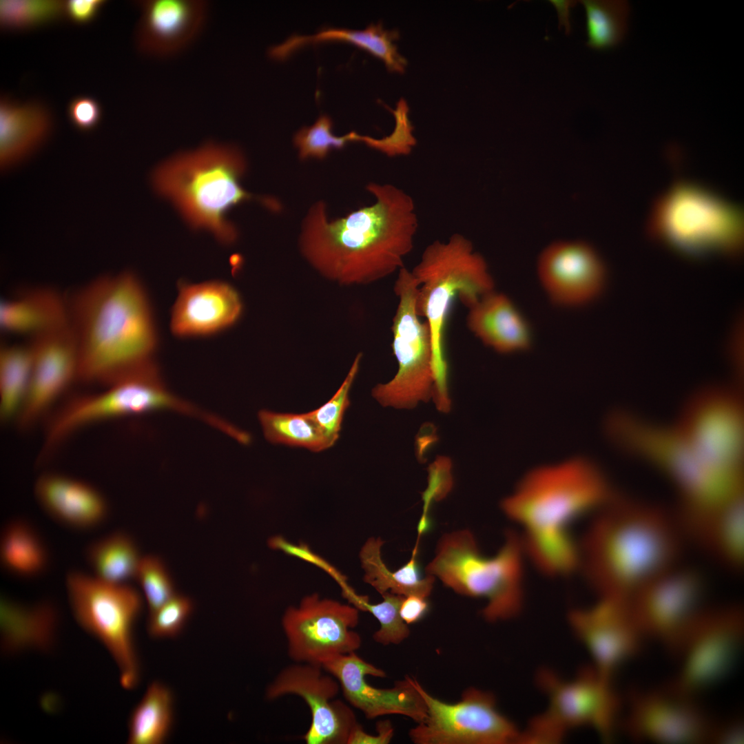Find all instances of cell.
I'll return each instance as SVG.
<instances>
[{
  "mask_svg": "<svg viewBox=\"0 0 744 744\" xmlns=\"http://www.w3.org/2000/svg\"><path fill=\"white\" fill-rule=\"evenodd\" d=\"M375 202L329 220L326 204H313L300 236L303 256L327 278L342 285H367L404 267L418 221L413 199L389 184L369 183Z\"/></svg>",
  "mask_w": 744,
  "mask_h": 744,
  "instance_id": "cell-1",
  "label": "cell"
},
{
  "mask_svg": "<svg viewBox=\"0 0 744 744\" xmlns=\"http://www.w3.org/2000/svg\"><path fill=\"white\" fill-rule=\"evenodd\" d=\"M68 299L79 380L105 387L157 365L154 309L134 272L96 277Z\"/></svg>",
  "mask_w": 744,
  "mask_h": 744,
  "instance_id": "cell-2",
  "label": "cell"
},
{
  "mask_svg": "<svg viewBox=\"0 0 744 744\" xmlns=\"http://www.w3.org/2000/svg\"><path fill=\"white\" fill-rule=\"evenodd\" d=\"M618 494L592 459L575 456L531 469L502 502L505 514L523 528L524 554L545 575H569L577 567L579 546L570 526L595 513Z\"/></svg>",
  "mask_w": 744,
  "mask_h": 744,
  "instance_id": "cell-3",
  "label": "cell"
},
{
  "mask_svg": "<svg viewBox=\"0 0 744 744\" xmlns=\"http://www.w3.org/2000/svg\"><path fill=\"white\" fill-rule=\"evenodd\" d=\"M683 532L659 506L618 495L595 513L579 544V565L599 597L628 599L678 564Z\"/></svg>",
  "mask_w": 744,
  "mask_h": 744,
  "instance_id": "cell-4",
  "label": "cell"
},
{
  "mask_svg": "<svg viewBox=\"0 0 744 744\" xmlns=\"http://www.w3.org/2000/svg\"><path fill=\"white\" fill-rule=\"evenodd\" d=\"M245 169L238 148L208 143L159 165L152 181L155 191L172 202L193 229H206L221 243L230 245L238 231L227 214L255 198L240 183Z\"/></svg>",
  "mask_w": 744,
  "mask_h": 744,
  "instance_id": "cell-5",
  "label": "cell"
},
{
  "mask_svg": "<svg viewBox=\"0 0 744 744\" xmlns=\"http://www.w3.org/2000/svg\"><path fill=\"white\" fill-rule=\"evenodd\" d=\"M411 272L417 282V313L431 332L434 395L446 401L449 396L444 330L452 302L458 297L468 308L495 290V281L485 258L459 234L428 245Z\"/></svg>",
  "mask_w": 744,
  "mask_h": 744,
  "instance_id": "cell-6",
  "label": "cell"
},
{
  "mask_svg": "<svg viewBox=\"0 0 744 744\" xmlns=\"http://www.w3.org/2000/svg\"><path fill=\"white\" fill-rule=\"evenodd\" d=\"M524 555L515 532L508 531L497 554L486 557L469 530L455 531L441 538L426 572L459 594L485 599L482 615L487 621L506 620L523 606Z\"/></svg>",
  "mask_w": 744,
  "mask_h": 744,
  "instance_id": "cell-7",
  "label": "cell"
},
{
  "mask_svg": "<svg viewBox=\"0 0 744 744\" xmlns=\"http://www.w3.org/2000/svg\"><path fill=\"white\" fill-rule=\"evenodd\" d=\"M648 228L650 235L688 255H735L741 249L743 217L739 207L712 192L679 182L654 203Z\"/></svg>",
  "mask_w": 744,
  "mask_h": 744,
  "instance_id": "cell-8",
  "label": "cell"
},
{
  "mask_svg": "<svg viewBox=\"0 0 744 744\" xmlns=\"http://www.w3.org/2000/svg\"><path fill=\"white\" fill-rule=\"evenodd\" d=\"M69 604L78 624L97 639L117 666L121 686L133 690L141 680L134 628L143 608L141 593L126 583L103 581L71 571L65 578Z\"/></svg>",
  "mask_w": 744,
  "mask_h": 744,
  "instance_id": "cell-9",
  "label": "cell"
},
{
  "mask_svg": "<svg viewBox=\"0 0 744 744\" xmlns=\"http://www.w3.org/2000/svg\"><path fill=\"white\" fill-rule=\"evenodd\" d=\"M537 683L548 706L520 732L519 743H557L568 730L583 726L592 728L604 741L612 738L623 707L612 679L592 665L570 680L542 670Z\"/></svg>",
  "mask_w": 744,
  "mask_h": 744,
  "instance_id": "cell-10",
  "label": "cell"
},
{
  "mask_svg": "<svg viewBox=\"0 0 744 744\" xmlns=\"http://www.w3.org/2000/svg\"><path fill=\"white\" fill-rule=\"evenodd\" d=\"M604 432L621 452L645 460L668 475L679 492L681 503L706 501L723 484L724 473L701 458L676 426L653 424L616 410L606 417Z\"/></svg>",
  "mask_w": 744,
  "mask_h": 744,
  "instance_id": "cell-11",
  "label": "cell"
},
{
  "mask_svg": "<svg viewBox=\"0 0 744 744\" xmlns=\"http://www.w3.org/2000/svg\"><path fill=\"white\" fill-rule=\"evenodd\" d=\"M743 639L741 603L704 606L685 632L674 657L678 669L666 685L695 698L719 685L735 669Z\"/></svg>",
  "mask_w": 744,
  "mask_h": 744,
  "instance_id": "cell-12",
  "label": "cell"
},
{
  "mask_svg": "<svg viewBox=\"0 0 744 744\" xmlns=\"http://www.w3.org/2000/svg\"><path fill=\"white\" fill-rule=\"evenodd\" d=\"M417 282L411 271H398L394 292L398 304L392 320V349L398 364L392 380L376 385L373 397L384 406L414 408L433 397V344L428 322L417 315Z\"/></svg>",
  "mask_w": 744,
  "mask_h": 744,
  "instance_id": "cell-13",
  "label": "cell"
},
{
  "mask_svg": "<svg viewBox=\"0 0 744 744\" xmlns=\"http://www.w3.org/2000/svg\"><path fill=\"white\" fill-rule=\"evenodd\" d=\"M705 591L701 571L677 564L647 581L628 600L645 640L657 642L674 658L688 627L705 606Z\"/></svg>",
  "mask_w": 744,
  "mask_h": 744,
  "instance_id": "cell-14",
  "label": "cell"
},
{
  "mask_svg": "<svg viewBox=\"0 0 744 744\" xmlns=\"http://www.w3.org/2000/svg\"><path fill=\"white\" fill-rule=\"evenodd\" d=\"M423 698L426 717L410 730L416 744H508L518 743L520 731L499 712L493 694L469 688L455 703L430 694L411 676Z\"/></svg>",
  "mask_w": 744,
  "mask_h": 744,
  "instance_id": "cell-15",
  "label": "cell"
},
{
  "mask_svg": "<svg viewBox=\"0 0 744 744\" xmlns=\"http://www.w3.org/2000/svg\"><path fill=\"white\" fill-rule=\"evenodd\" d=\"M96 394L76 397L61 408L47 428L42 455L87 424L123 417L168 411L174 395L158 369H151L105 386Z\"/></svg>",
  "mask_w": 744,
  "mask_h": 744,
  "instance_id": "cell-16",
  "label": "cell"
},
{
  "mask_svg": "<svg viewBox=\"0 0 744 744\" xmlns=\"http://www.w3.org/2000/svg\"><path fill=\"white\" fill-rule=\"evenodd\" d=\"M625 703L622 727L634 741L710 743L715 719L697 698L678 693L665 684L635 688Z\"/></svg>",
  "mask_w": 744,
  "mask_h": 744,
  "instance_id": "cell-17",
  "label": "cell"
},
{
  "mask_svg": "<svg viewBox=\"0 0 744 744\" xmlns=\"http://www.w3.org/2000/svg\"><path fill=\"white\" fill-rule=\"evenodd\" d=\"M358 610L316 593L304 597L298 607L287 608L282 624L290 658L322 666L337 656L355 652L362 642L353 630Z\"/></svg>",
  "mask_w": 744,
  "mask_h": 744,
  "instance_id": "cell-18",
  "label": "cell"
},
{
  "mask_svg": "<svg viewBox=\"0 0 744 744\" xmlns=\"http://www.w3.org/2000/svg\"><path fill=\"white\" fill-rule=\"evenodd\" d=\"M676 428L708 464L743 473V413L735 393L716 388L697 393L687 402Z\"/></svg>",
  "mask_w": 744,
  "mask_h": 744,
  "instance_id": "cell-19",
  "label": "cell"
},
{
  "mask_svg": "<svg viewBox=\"0 0 744 744\" xmlns=\"http://www.w3.org/2000/svg\"><path fill=\"white\" fill-rule=\"evenodd\" d=\"M322 670L320 665L309 663L289 665L267 687L266 697L274 700L295 694L306 702L311 714V725L303 737L307 744H347L358 724L355 716L347 704L334 700L340 684Z\"/></svg>",
  "mask_w": 744,
  "mask_h": 744,
  "instance_id": "cell-20",
  "label": "cell"
},
{
  "mask_svg": "<svg viewBox=\"0 0 744 744\" xmlns=\"http://www.w3.org/2000/svg\"><path fill=\"white\" fill-rule=\"evenodd\" d=\"M568 620L590 654L592 666L605 676L612 679L621 665L641 652L645 639L628 599L599 597L592 606L572 610Z\"/></svg>",
  "mask_w": 744,
  "mask_h": 744,
  "instance_id": "cell-21",
  "label": "cell"
},
{
  "mask_svg": "<svg viewBox=\"0 0 744 744\" xmlns=\"http://www.w3.org/2000/svg\"><path fill=\"white\" fill-rule=\"evenodd\" d=\"M540 285L550 301L561 308L587 305L606 285L605 265L595 249L580 240H559L548 245L537 262Z\"/></svg>",
  "mask_w": 744,
  "mask_h": 744,
  "instance_id": "cell-22",
  "label": "cell"
},
{
  "mask_svg": "<svg viewBox=\"0 0 744 744\" xmlns=\"http://www.w3.org/2000/svg\"><path fill=\"white\" fill-rule=\"evenodd\" d=\"M322 667L338 681L346 700L369 719L399 714L418 723L426 717L425 702L411 676L396 681L391 688H375L367 683L366 676L382 678L386 673L355 652L337 656Z\"/></svg>",
  "mask_w": 744,
  "mask_h": 744,
  "instance_id": "cell-23",
  "label": "cell"
},
{
  "mask_svg": "<svg viewBox=\"0 0 744 744\" xmlns=\"http://www.w3.org/2000/svg\"><path fill=\"white\" fill-rule=\"evenodd\" d=\"M32 369L29 389L17 417L19 427L36 424L74 380H79V352L70 325L29 343Z\"/></svg>",
  "mask_w": 744,
  "mask_h": 744,
  "instance_id": "cell-24",
  "label": "cell"
},
{
  "mask_svg": "<svg viewBox=\"0 0 744 744\" xmlns=\"http://www.w3.org/2000/svg\"><path fill=\"white\" fill-rule=\"evenodd\" d=\"M170 312L169 329L181 339L208 338L219 334L240 319L243 302L230 283L211 280L192 283L180 280Z\"/></svg>",
  "mask_w": 744,
  "mask_h": 744,
  "instance_id": "cell-25",
  "label": "cell"
},
{
  "mask_svg": "<svg viewBox=\"0 0 744 744\" xmlns=\"http://www.w3.org/2000/svg\"><path fill=\"white\" fill-rule=\"evenodd\" d=\"M136 31L140 51L155 58H170L184 52L200 35L208 16L201 0H147L139 3Z\"/></svg>",
  "mask_w": 744,
  "mask_h": 744,
  "instance_id": "cell-26",
  "label": "cell"
},
{
  "mask_svg": "<svg viewBox=\"0 0 744 744\" xmlns=\"http://www.w3.org/2000/svg\"><path fill=\"white\" fill-rule=\"evenodd\" d=\"M34 493L42 509L58 523L76 530H88L107 519L105 497L90 484L56 473L42 474Z\"/></svg>",
  "mask_w": 744,
  "mask_h": 744,
  "instance_id": "cell-27",
  "label": "cell"
},
{
  "mask_svg": "<svg viewBox=\"0 0 744 744\" xmlns=\"http://www.w3.org/2000/svg\"><path fill=\"white\" fill-rule=\"evenodd\" d=\"M61 614L51 601L24 603L3 596L0 601V646L3 655L50 653L58 642Z\"/></svg>",
  "mask_w": 744,
  "mask_h": 744,
  "instance_id": "cell-28",
  "label": "cell"
},
{
  "mask_svg": "<svg viewBox=\"0 0 744 744\" xmlns=\"http://www.w3.org/2000/svg\"><path fill=\"white\" fill-rule=\"evenodd\" d=\"M468 309L467 327L485 346L502 354L525 352L532 346L529 321L506 294L493 290Z\"/></svg>",
  "mask_w": 744,
  "mask_h": 744,
  "instance_id": "cell-29",
  "label": "cell"
},
{
  "mask_svg": "<svg viewBox=\"0 0 744 744\" xmlns=\"http://www.w3.org/2000/svg\"><path fill=\"white\" fill-rule=\"evenodd\" d=\"M52 116L41 102H19L3 96L0 101V162L12 168L30 156L47 140Z\"/></svg>",
  "mask_w": 744,
  "mask_h": 744,
  "instance_id": "cell-30",
  "label": "cell"
},
{
  "mask_svg": "<svg viewBox=\"0 0 744 744\" xmlns=\"http://www.w3.org/2000/svg\"><path fill=\"white\" fill-rule=\"evenodd\" d=\"M69 324L68 299L52 288L36 287L0 302V327L5 333L33 339Z\"/></svg>",
  "mask_w": 744,
  "mask_h": 744,
  "instance_id": "cell-31",
  "label": "cell"
},
{
  "mask_svg": "<svg viewBox=\"0 0 744 744\" xmlns=\"http://www.w3.org/2000/svg\"><path fill=\"white\" fill-rule=\"evenodd\" d=\"M397 31L386 30L381 23L371 24L364 30L329 28L313 35H293L280 44L270 48L269 56L276 61H284L296 50L307 45L330 41L353 44L381 59L391 72H403L406 60L399 54L394 41L398 39Z\"/></svg>",
  "mask_w": 744,
  "mask_h": 744,
  "instance_id": "cell-32",
  "label": "cell"
},
{
  "mask_svg": "<svg viewBox=\"0 0 744 744\" xmlns=\"http://www.w3.org/2000/svg\"><path fill=\"white\" fill-rule=\"evenodd\" d=\"M715 559L731 569L743 564V495L719 509L690 535Z\"/></svg>",
  "mask_w": 744,
  "mask_h": 744,
  "instance_id": "cell-33",
  "label": "cell"
},
{
  "mask_svg": "<svg viewBox=\"0 0 744 744\" xmlns=\"http://www.w3.org/2000/svg\"><path fill=\"white\" fill-rule=\"evenodd\" d=\"M381 538L371 537L362 547L360 557L365 571L364 581L382 595L390 592L403 597L417 595L427 598L431 593L435 577L420 574L417 560V544L410 560L396 571H391L382 561Z\"/></svg>",
  "mask_w": 744,
  "mask_h": 744,
  "instance_id": "cell-34",
  "label": "cell"
},
{
  "mask_svg": "<svg viewBox=\"0 0 744 744\" xmlns=\"http://www.w3.org/2000/svg\"><path fill=\"white\" fill-rule=\"evenodd\" d=\"M0 560L5 571L23 579L44 573L50 564V553L40 533L29 521L17 518L3 526L0 537Z\"/></svg>",
  "mask_w": 744,
  "mask_h": 744,
  "instance_id": "cell-35",
  "label": "cell"
},
{
  "mask_svg": "<svg viewBox=\"0 0 744 744\" xmlns=\"http://www.w3.org/2000/svg\"><path fill=\"white\" fill-rule=\"evenodd\" d=\"M174 703L168 686L158 681L152 682L130 716L127 743H163L173 725Z\"/></svg>",
  "mask_w": 744,
  "mask_h": 744,
  "instance_id": "cell-36",
  "label": "cell"
},
{
  "mask_svg": "<svg viewBox=\"0 0 744 744\" xmlns=\"http://www.w3.org/2000/svg\"><path fill=\"white\" fill-rule=\"evenodd\" d=\"M141 557L134 539L118 531L92 541L85 550L93 575L111 583H126L135 578Z\"/></svg>",
  "mask_w": 744,
  "mask_h": 744,
  "instance_id": "cell-37",
  "label": "cell"
},
{
  "mask_svg": "<svg viewBox=\"0 0 744 744\" xmlns=\"http://www.w3.org/2000/svg\"><path fill=\"white\" fill-rule=\"evenodd\" d=\"M32 369L30 344H3L0 350V415L17 419L27 397Z\"/></svg>",
  "mask_w": 744,
  "mask_h": 744,
  "instance_id": "cell-38",
  "label": "cell"
},
{
  "mask_svg": "<svg viewBox=\"0 0 744 744\" xmlns=\"http://www.w3.org/2000/svg\"><path fill=\"white\" fill-rule=\"evenodd\" d=\"M258 419L265 438L273 444L302 447L320 452L333 444L307 413H276L261 410Z\"/></svg>",
  "mask_w": 744,
  "mask_h": 744,
  "instance_id": "cell-39",
  "label": "cell"
},
{
  "mask_svg": "<svg viewBox=\"0 0 744 744\" xmlns=\"http://www.w3.org/2000/svg\"><path fill=\"white\" fill-rule=\"evenodd\" d=\"M581 3L586 12V45L605 50L620 43L627 31L628 3L620 0H583Z\"/></svg>",
  "mask_w": 744,
  "mask_h": 744,
  "instance_id": "cell-40",
  "label": "cell"
},
{
  "mask_svg": "<svg viewBox=\"0 0 744 744\" xmlns=\"http://www.w3.org/2000/svg\"><path fill=\"white\" fill-rule=\"evenodd\" d=\"M342 594L354 607L370 612L379 621L380 628L373 635L375 642L396 645L409 637V628L400 614L403 596L386 592L382 595V602L371 603L368 597L358 595L349 586L342 588Z\"/></svg>",
  "mask_w": 744,
  "mask_h": 744,
  "instance_id": "cell-41",
  "label": "cell"
},
{
  "mask_svg": "<svg viewBox=\"0 0 744 744\" xmlns=\"http://www.w3.org/2000/svg\"><path fill=\"white\" fill-rule=\"evenodd\" d=\"M65 15V1L1 0L0 23L3 29L24 30L52 23Z\"/></svg>",
  "mask_w": 744,
  "mask_h": 744,
  "instance_id": "cell-42",
  "label": "cell"
},
{
  "mask_svg": "<svg viewBox=\"0 0 744 744\" xmlns=\"http://www.w3.org/2000/svg\"><path fill=\"white\" fill-rule=\"evenodd\" d=\"M333 122L326 114L321 115L311 126H304L294 135L293 143L298 149L300 160L324 158L332 149H342L348 143L355 141L357 134L351 132L342 136L332 132Z\"/></svg>",
  "mask_w": 744,
  "mask_h": 744,
  "instance_id": "cell-43",
  "label": "cell"
},
{
  "mask_svg": "<svg viewBox=\"0 0 744 744\" xmlns=\"http://www.w3.org/2000/svg\"><path fill=\"white\" fill-rule=\"evenodd\" d=\"M362 353H358L344 382L322 406L307 413L326 437L334 445L340 436L344 413L350 404L349 391L358 373Z\"/></svg>",
  "mask_w": 744,
  "mask_h": 744,
  "instance_id": "cell-44",
  "label": "cell"
},
{
  "mask_svg": "<svg viewBox=\"0 0 744 744\" xmlns=\"http://www.w3.org/2000/svg\"><path fill=\"white\" fill-rule=\"evenodd\" d=\"M134 579L142 588L149 613L158 609L176 594L168 570L158 556L149 555L142 557Z\"/></svg>",
  "mask_w": 744,
  "mask_h": 744,
  "instance_id": "cell-45",
  "label": "cell"
},
{
  "mask_svg": "<svg viewBox=\"0 0 744 744\" xmlns=\"http://www.w3.org/2000/svg\"><path fill=\"white\" fill-rule=\"evenodd\" d=\"M194 610V603L186 596L176 594L148 615L147 630L154 639L174 638L183 631Z\"/></svg>",
  "mask_w": 744,
  "mask_h": 744,
  "instance_id": "cell-46",
  "label": "cell"
},
{
  "mask_svg": "<svg viewBox=\"0 0 744 744\" xmlns=\"http://www.w3.org/2000/svg\"><path fill=\"white\" fill-rule=\"evenodd\" d=\"M393 112L395 117L396 125L391 135L381 139H376L358 134L357 141L364 143L368 146L388 156L409 154L415 143V139L411 133L412 127L407 117V108L404 101H400L397 109Z\"/></svg>",
  "mask_w": 744,
  "mask_h": 744,
  "instance_id": "cell-47",
  "label": "cell"
},
{
  "mask_svg": "<svg viewBox=\"0 0 744 744\" xmlns=\"http://www.w3.org/2000/svg\"><path fill=\"white\" fill-rule=\"evenodd\" d=\"M67 114L71 124L82 132L96 127L101 120L102 107L99 102L90 96H78L68 103Z\"/></svg>",
  "mask_w": 744,
  "mask_h": 744,
  "instance_id": "cell-48",
  "label": "cell"
},
{
  "mask_svg": "<svg viewBox=\"0 0 744 744\" xmlns=\"http://www.w3.org/2000/svg\"><path fill=\"white\" fill-rule=\"evenodd\" d=\"M451 468V462L446 457H439L429 466L428 487L423 495L425 504L424 515L433 499L440 500L451 490L453 486Z\"/></svg>",
  "mask_w": 744,
  "mask_h": 744,
  "instance_id": "cell-49",
  "label": "cell"
},
{
  "mask_svg": "<svg viewBox=\"0 0 744 744\" xmlns=\"http://www.w3.org/2000/svg\"><path fill=\"white\" fill-rule=\"evenodd\" d=\"M269 545L272 548L281 550L285 553L298 557L300 559L323 568L335 578L341 586L347 584L345 577L343 575L329 565L325 560L311 551L307 545L304 544H301L299 546L294 545L289 543L282 537H271L269 541Z\"/></svg>",
  "mask_w": 744,
  "mask_h": 744,
  "instance_id": "cell-50",
  "label": "cell"
},
{
  "mask_svg": "<svg viewBox=\"0 0 744 744\" xmlns=\"http://www.w3.org/2000/svg\"><path fill=\"white\" fill-rule=\"evenodd\" d=\"M743 736V719L740 716H734L723 721L715 720L710 743H741Z\"/></svg>",
  "mask_w": 744,
  "mask_h": 744,
  "instance_id": "cell-51",
  "label": "cell"
},
{
  "mask_svg": "<svg viewBox=\"0 0 744 744\" xmlns=\"http://www.w3.org/2000/svg\"><path fill=\"white\" fill-rule=\"evenodd\" d=\"M103 0H70L65 1V16L76 24L94 19L105 4Z\"/></svg>",
  "mask_w": 744,
  "mask_h": 744,
  "instance_id": "cell-52",
  "label": "cell"
},
{
  "mask_svg": "<svg viewBox=\"0 0 744 744\" xmlns=\"http://www.w3.org/2000/svg\"><path fill=\"white\" fill-rule=\"evenodd\" d=\"M394 730L389 721L377 723V734H367L360 724L353 729L347 744H387L393 736Z\"/></svg>",
  "mask_w": 744,
  "mask_h": 744,
  "instance_id": "cell-53",
  "label": "cell"
},
{
  "mask_svg": "<svg viewBox=\"0 0 744 744\" xmlns=\"http://www.w3.org/2000/svg\"><path fill=\"white\" fill-rule=\"evenodd\" d=\"M428 608L426 598L409 595L404 597L400 608V614L402 620L409 625L422 619Z\"/></svg>",
  "mask_w": 744,
  "mask_h": 744,
  "instance_id": "cell-54",
  "label": "cell"
},
{
  "mask_svg": "<svg viewBox=\"0 0 744 744\" xmlns=\"http://www.w3.org/2000/svg\"><path fill=\"white\" fill-rule=\"evenodd\" d=\"M550 3L553 5L557 12L559 25H562L566 33H569L570 30V10L572 8L575 2L573 1H558L552 0L550 1Z\"/></svg>",
  "mask_w": 744,
  "mask_h": 744,
  "instance_id": "cell-55",
  "label": "cell"
}]
</instances>
